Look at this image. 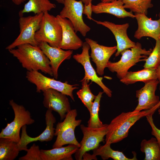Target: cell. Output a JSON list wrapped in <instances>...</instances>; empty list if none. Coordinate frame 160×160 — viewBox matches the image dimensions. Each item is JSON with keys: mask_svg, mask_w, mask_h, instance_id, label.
Segmentation results:
<instances>
[{"mask_svg": "<svg viewBox=\"0 0 160 160\" xmlns=\"http://www.w3.org/2000/svg\"><path fill=\"white\" fill-rule=\"evenodd\" d=\"M77 115L76 109L71 110L67 113L63 121L57 123L55 132V135L57 136V138L52 145L53 148L69 144L75 145L79 148L80 147L75 134L76 128L79 125L82 121L81 120L76 119Z\"/></svg>", "mask_w": 160, "mask_h": 160, "instance_id": "5b68a950", "label": "cell"}, {"mask_svg": "<svg viewBox=\"0 0 160 160\" xmlns=\"http://www.w3.org/2000/svg\"><path fill=\"white\" fill-rule=\"evenodd\" d=\"M26 151V154L19 158V160H42L41 150L39 146L35 143H33Z\"/></svg>", "mask_w": 160, "mask_h": 160, "instance_id": "4dcf8cb0", "label": "cell"}, {"mask_svg": "<svg viewBox=\"0 0 160 160\" xmlns=\"http://www.w3.org/2000/svg\"><path fill=\"white\" fill-rule=\"evenodd\" d=\"M83 3L81 0H64V7L59 15L68 19L72 24L76 33L79 32L85 37L91 28L83 20Z\"/></svg>", "mask_w": 160, "mask_h": 160, "instance_id": "30bf717a", "label": "cell"}, {"mask_svg": "<svg viewBox=\"0 0 160 160\" xmlns=\"http://www.w3.org/2000/svg\"><path fill=\"white\" fill-rule=\"evenodd\" d=\"M156 68H144L137 71H128L120 81L126 85L134 84L138 81L146 82L157 80Z\"/></svg>", "mask_w": 160, "mask_h": 160, "instance_id": "7402d4cb", "label": "cell"}, {"mask_svg": "<svg viewBox=\"0 0 160 160\" xmlns=\"http://www.w3.org/2000/svg\"><path fill=\"white\" fill-rule=\"evenodd\" d=\"M79 147L72 144L65 147L53 148L48 150L41 149L42 160H73L72 155L75 154Z\"/></svg>", "mask_w": 160, "mask_h": 160, "instance_id": "44dd1931", "label": "cell"}, {"mask_svg": "<svg viewBox=\"0 0 160 160\" xmlns=\"http://www.w3.org/2000/svg\"><path fill=\"white\" fill-rule=\"evenodd\" d=\"M140 147L141 151L145 154L144 160H160V147L155 137L143 140Z\"/></svg>", "mask_w": 160, "mask_h": 160, "instance_id": "484cf974", "label": "cell"}, {"mask_svg": "<svg viewBox=\"0 0 160 160\" xmlns=\"http://www.w3.org/2000/svg\"><path fill=\"white\" fill-rule=\"evenodd\" d=\"M26 0H12L13 3L16 5H19Z\"/></svg>", "mask_w": 160, "mask_h": 160, "instance_id": "d590c367", "label": "cell"}, {"mask_svg": "<svg viewBox=\"0 0 160 160\" xmlns=\"http://www.w3.org/2000/svg\"><path fill=\"white\" fill-rule=\"evenodd\" d=\"M82 51L80 54H76L73 56V58L78 63L83 67L85 74L83 79L88 82L90 80L97 84L103 89V92L109 97L112 96V91L103 83V77H98L97 72L93 67L90 61V56L89 54L90 46L86 41L83 43L82 46Z\"/></svg>", "mask_w": 160, "mask_h": 160, "instance_id": "8fae6325", "label": "cell"}, {"mask_svg": "<svg viewBox=\"0 0 160 160\" xmlns=\"http://www.w3.org/2000/svg\"><path fill=\"white\" fill-rule=\"evenodd\" d=\"M80 81L81 82V88L77 92L76 94L90 112L96 96L92 93L90 88L91 83L88 84L89 82L83 79Z\"/></svg>", "mask_w": 160, "mask_h": 160, "instance_id": "83f0119b", "label": "cell"}, {"mask_svg": "<svg viewBox=\"0 0 160 160\" xmlns=\"http://www.w3.org/2000/svg\"><path fill=\"white\" fill-rule=\"evenodd\" d=\"M85 41L89 45L91 50L90 57L95 64L96 72L102 76L112 55L117 50L116 46L107 47L101 45L97 42L89 38H86Z\"/></svg>", "mask_w": 160, "mask_h": 160, "instance_id": "5bb4252c", "label": "cell"}, {"mask_svg": "<svg viewBox=\"0 0 160 160\" xmlns=\"http://www.w3.org/2000/svg\"><path fill=\"white\" fill-rule=\"evenodd\" d=\"M61 26L62 38L60 48L63 49L77 50L82 47L83 42L76 34L74 27L68 19L56 16Z\"/></svg>", "mask_w": 160, "mask_h": 160, "instance_id": "ac0fdd59", "label": "cell"}, {"mask_svg": "<svg viewBox=\"0 0 160 160\" xmlns=\"http://www.w3.org/2000/svg\"><path fill=\"white\" fill-rule=\"evenodd\" d=\"M135 15L138 24V28L134 35L135 38L140 40L147 36L156 41L160 39V12L159 18L156 20L149 18L143 14L135 13Z\"/></svg>", "mask_w": 160, "mask_h": 160, "instance_id": "e0dca14e", "label": "cell"}, {"mask_svg": "<svg viewBox=\"0 0 160 160\" xmlns=\"http://www.w3.org/2000/svg\"><path fill=\"white\" fill-rule=\"evenodd\" d=\"M92 9L93 12L96 14L108 13L119 18L127 17L135 18V15L132 12H128L125 10L122 0H117L110 2H101L96 5H92Z\"/></svg>", "mask_w": 160, "mask_h": 160, "instance_id": "ffe728a7", "label": "cell"}, {"mask_svg": "<svg viewBox=\"0 0 160 160\" xmlns=\"http://www.w3.org/2000/svg\"><path fill=\"white\" fill-rule=\"evenodd\" d=\"M9 104L13 110L14 119L12 122L7 123L4 128L2 129L0 138H8L18 142L21 128L25 125L33 124L35 121L31 118L30 112L23 105L17 104L12 100L9 101Z\"/></svg>", "mask_w": 160, "mask_h": 160, "instance_id": "52a82bcc", "label": "cell"}, {"mask_svg": "<svg viewBox=\"0 0 160 160\" xmlns=\"http://www.w3.org/2000/svg\"><path fill=\"white\" fill-rule=\"evenodd\" d=\"M111 143H106L102 145L99 146L93 150V154L100 156L103 160L111 158L114 160H137L136 154L132 158L127 157L122 152L115 151L111 147Z\"/></svg>", "mask_w": 160, "mask_h": 160, "instance_id": "d4e9b609", "label": "cell"}, {"mask_svg": "<svg viewBox=\"0 0 160 160\" xmlns=\"http://www.w3.org/2000/svg\"><path fill=\"white\" fill-rule=\"evenodd\" d=\"M46 127L44 130L39 136L36 137H30L26 132V125L22 128V133L19 141L18 142L20 151H26L28 149L27 145L29 143L37 141L41 142L51 140L55 135V128L54 124L56 122L55 118L52 113V111L47 109L45 115Z\"/></svg>", "mask_w": 160, "mask_h": 160, "instance_id": "7c38bea8", "label": "cell"}, {"mask_svg": "<svg viewBox=\"0 0 160 160\" xmlns=\"http://www.w3.org/2000/svg\"><path fill=\"white\" fill-rule=\"evenodd\" d=\"M56 7V5L49 0H29L23 9L19 12L20 17L24 13L33 12L35 15L49 12Z\"/></svg>", "mask_w": 160, "mask_h": 160, "instance_id": "603a6c76", "label": "cell"}, {"mask_svg": "<svg viewBox=\"0 0 160 160\" xmlns=\"http://www.w3.org/2000/svg\"><path fill=\"white\" fill-rule=\"evenodd\" d=\"M156 73L157 78L159 84V89L160 90V64L156 68Z\"/></svg>", "mask_w": 160, "mask_h": 160, "instance_id": "e575fe53", "label": "cell"}, {"mask_svg": "<svg viewBox=\"0 0 160 160\" xmlns=\"http://www.w3.org/2000/svg\"><path fill=\"white\" fill-rule=\"evenodd\" d=\"M117 0H101V2H110Z\"/></svg>", "mask_w": 160, "mask_h": 160, "instance_id": "ab89813d", "label": "cell"}, {"mask_svg": "<svg viewBox=\"0 0 160 160\" xmlns=\"http://www.w3.org/2000/svg\"><path fill=\"white\" fill-rule=\"evenodd\" d=\"M92 2L88 4H84L83 14L87 16V18L90 20H92V14L93 12Z\"/></svg>", "mask_w": 160, "mask_h": 160, "instance_id": "d6a6232c", "label": "cell"}, {"mask_svg": "<svg viewBox=\"0 0 160 160\" xmlns=\"http://www.w3.org/2000/svg\"><path fill=\"white\" fill-rule=\"evenodd\" d=\"M103 92H100L96 96L93 102L91 109L89 112L90 118L88 121L87 126L93 128H98L104 126L100 120L99 116V111L100 102Z\"/></svg>", "mask_w": 160, "mask_h": 160, "instance_id": "f1b7e54d", "label": "cell"}, {"mask_svg": "<svg viewBox=\"0 0 160 160\" xmlns=\"http://www.w3.org/2000/svg\"><path fill=\"white\" fill-rule=\"evenodd\" d=\"M125 9H128L132 12L143 14L146 15L148 10L153 7L152 0H122Z\"/></svg>", "mask_w": 160, "mask_h": 160, "instance_id": "4316f807", "label": "cell"}, {"mask_svg": "<svg viewBox=\"0 0 160 160\" xmlns=\"http://www.w3.org/2000/svg\"><path fill=\"white\" fill-rule=\"evenodd\" d=\"M97 156L92 154L91 155L86 152L82 156V160H97Z\"/></svg>", "mask_w": 160, "mask_h": 160, "instance_id": "836d02e7", "label": "cell"}, {"mask_svg": "<svg viewBox=\"0 0 160 160\" xmlns=\"http://www.w3.org/2000/svg\"><path fill=\"white\" fill-rule=\"evenodd\" d=\"M160 64V39L156 41L155 47L146 59L144 68H156Z\"/></svg>", "mask_w": 160, "mask_h": 160, "instance_id": "f546056e", "label": "cell"}, {"mask_svg": "<svg viewBox=\"0 0 160 160\" xmlns=\"http://www.w3.org/2000/svg\"><path fill=\"white\" fill-rule=\"evenodd\" d=\"M159 83L158 79L151 80L145 83L143 87L136 91L138 104L134 111L148 110L149 112L158 104L160 100L159 96L156 95L155 92Z\"/></svg>", "mask_w": 160, "mask_h": 160, "instance_id": "9a60e30c", "label": "cell"}, {"mask_svg": "<svg viewBox=\"0 0 160 160\" xmlns=\"http://www.w3.org/2000/svg\"><path fill=\"white\" fill-rule=\"evenodd\" d=\"M20 151L18 142L8 138H0V160H13Z\"/></svg>", "mask_w": 160, "mask_h": 160, "instance_id": "cb8c5ba5", "label": "cell"}, {"mask_svg": "<svg viewBox=\"0 0 160 160\" xmlns=\"http://www.w3.org/2000/svg\"><path fill=\"white\" fill-rule=\"evenodd\" d=\"M44 13L33 16L20 17L19 20L20 34L11 44L7 46L8 50L24 44L38 46L35 39V35L40 28Z\"/></svg>", "mask_w": 160, "mask_h": 160, "instance_id": "8992f818", "label": "cell"}, {"mask_svg": "<svg viewBox=\"0 0 160 160\" xmlns=\"http://www.w3.org/2000/svg\"><path fill=\"white\" fill-rule=\"evenodd\" d=\"M38 46L49 59L53 76L57 79L60 66L64 60L71 58L73 51H65L60 48L52 47L45 42H40Z\"/></svg>", "mask_w": 160, "mask_h": 160, "instance_id": "d6986e66", "label": "cell"}, {"mask_svg": "<svg viewBox=\"0 0 160 160\" xmlns=\"http://www.w3.org/2000/svg\"><path fill=\"white\" fill-rule=\"evenodd\" d=\"M108 126V124H105L101 127L93 128L86 127L83 124L80 125L83 137L80 143V147L75 153L76 160H82V156L85 153L97 148L101 142H104Z\"/></svg>", "mask_w": 160, "mask_h": 160, "instance_id": "9c48e42d", "label": "cell"}, {"mask_svg": "<svg viewBox=\"0 0 160 160\" xmlns=\"http://www.w3.org/2000/svg\"><path fill=\"white\" fill-rule=\"evenodd\" d=\"M8 51L27 71L40 70L53 76L50 61L39 46L24 44Z\"/></svg>", "mask_w": 160, "mask_h": 160, "instance_id": "6da1fadb", "label": "cell"}, {"mask_svg": "<svg viewBox=\"0 0 160 160\" xmlns=\"http://www.w3.org/2000/svg\"><path fill=\"white\" fill-rule=\"evenodd\" d=\"M158 112L159 114H160V108H159L158 110Z\"/></svg>", "mask_w": 160, "mask_h": 160, "instance_id": "60d3db41", "label": "cell"}, {"mask_svg": "<svg viewBox=\"0 0 160 160\" xmlns=\"http://www.w3.org/2000/svg\"><path fill=\"white\" fill-rule=\"evenodd\" d=\"M92 20L97 24L109 29L114 35L117 42V50L115 57L119 55L124 50L135 46L136 43L131 41L127 35V30L129 26L128 23L119 25L108 21Z\"/></svg>", "mask_w": 160, "mask_h": 160, "instance_id": "2e32d148", "label": "cell"}, {"mask_svg": "<svg viewBox=\"0 0 160 160\" xmlns=\"http://www.w3.org/2000/svg\"><path fill=\"white\" fill-rule=\"evenodd\" d=\"M54 0L57 1V3L60 4H63L64 2V0Z\"/></svg>", "mask_w": 160, "mask_h": 160, "instance_id": "f35d334b", "label": "cell"}, {"mask_svg": "<svg viewBox=\"0 0 160 160\" xmlns=\"http://www.w3.org/2000/svg\"><path fill=\"white\" fill-rule=\"evenodd\" d=\"M160 107V101L158 104L150 111L149 113H154L155 111L158 109Z\"/></svg>", "mask_w": 160, "mask_h": 160, "instance_id": "8d00e7d4", "label": "cell"}, {"mask_svg": "<svg viewBox=\"0 0 160 160\" xmlns=\"http://www.w3.org/2000/svg\"><path fill=\"white\" fill-rule=\"evenodd\" d=\"M43 103L48 109L57 112L61 120L64 119L71 109L66 95L54 89H49L43 92Z\"/></svg>", "mask_w": 160, "mask_h": 160, "instance_id": "4fadbf2b", "label": "cell"}, {"mask_svg": "<svg viewBox=\"0 0 160 160\" xmlns=\"http://www.w3.org/2000/svg\"><path fill=\"white\" fill-rule=\"evenodd\" d=\"M26 78L30 82L35 85L38 92L52 89L69 96L74 101L73 91L79 88L77 87L79 84L71 85L67 81L64 82L57 80L46 76L37 71H27Z\"/></svg>", "mask_w": 160, "mask_h": 160, "instance_id": "ba28073f", "label": "cell"}, {"mask_svg": "<svg viewBox=\"0 0 160 160\" xmlns=\"http://www.w3.org/2000/svg\"><path fill=\"white\" fill-rule=\"evenodd\" d=\"M148 113V110L140 112L133 111L122 112L116 116L108 124L105 143L111 144L117 143L127 137L130 128Z\"/></svg>", "mask_w": 160, "mask_h": 160, "instance_id": "7a4b0ae2", "label": "cell"}, {"mask_svg": "<svg viewBox=\"0 0 160 160\" xmlns=\"http://www.w3.org/2000/svg\"><path fill=\"white\" fill-rule=\"evenodd\" d=\"M125 49L121 53L122 56L120 60L117 62L109 61L106 68L111 72L116 73V76L120 79L122 78L132 66L140 61H145L153 49L147 50L142 48L141 44L136 43L134 47Z\"/></svg>", "mask_w": 160, "mask_h": 160, "instance_id": "3957f363", "label": "cell"}, {"mask_svg": "<svg viewBox=\"0 0 160 160\" xmlns=\"http://www.w3.org/2000/svg\"><path fill=\"white\" fill-rule=\"evenodd\" d=\"M62 30L57 17L44 13L40 28L35 35V39L39 44L45 42L50 46L60 48L62 38Z\"/></svg>", "mask_w": 160, "mask_h": 160, "instance_id": "277c9868", "label": "cell"}, {"mask_svg": "<svg viewBox=\"0 0 160 160\" xmlns=\"http://www.w3.org/2000/svg\"><path fill=\"white\" fill-rule=\"evenodd\" d=\"M153 114H148L145 116L151 128V134L157 139L160 147V129L155 125L153 118Z\"/></svg>", "mask_w": 160, "mask_h": 160, "instance_id": "1f68e13d", "label": "cell"}, {"mask_svg": "<svg viewBox=\"0 0 160 160\" xmlns=\"http://www.w3.org/2000/svg\"><path fill=\"white\" fill-rule=\"evenodd\" d=\"M84 4H88L93 0H81Z\"/></svg>", "mask_w": 160, "mask_h": 160, "instance_id": "74e56055", "label": "cell"}]
</instances>
